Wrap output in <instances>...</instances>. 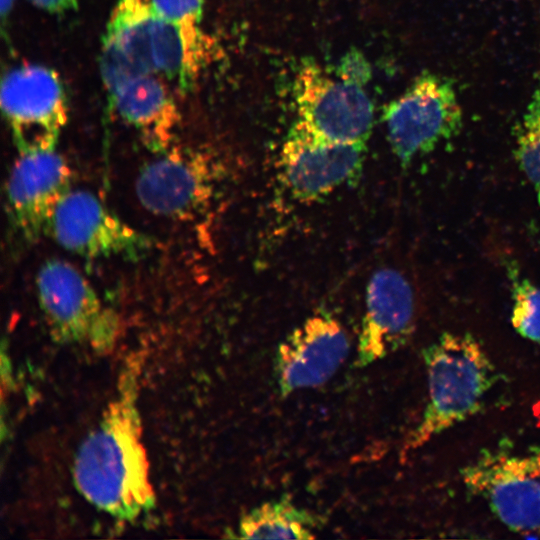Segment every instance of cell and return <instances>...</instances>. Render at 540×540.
<instances>
[{"label":"cell","instance_id":"cell-1","mask_svg":"<svg viewBox=\"0 0 540 540\" xmlns=\"http://www.w3.org/2000/svg\"><path fill=\"white\" fill-rule=\"evenodd\" d=\"M141 366L142 356L127 357L116 393L98 427L81 444L73 469L75 485L86 500L126 521L155 502L137 403Z\"/></svg>","mask_w":540,"mask_h":540},{"label":"cell","instance_id":"cell-2","mask_svg":"<svg viewBox=\"0 0 540 540\" xmlns=\"http://www.w3.org/2000/svg\"><path fill=\"white\" fill-rule=\"evenodd\" d=\"M428 400L402 453L416 450L480 410L494 381V368L469 334L445 333L423 352Z\"/></svg>","mask_w":540,"mask_h":540},{"label":"cell","instance_id":"cell-3","mask_svg":"<svg viewBox=\"0 0 540 540\" xmlns=\"http://www.w3.org/2000/svg\"><path fill=\"white\" fill-rule=\"evenodd\" d=\"M100 63L105 87L139 74L177 80L182 87L181 39L151 0H117L104 35Z\"/></svg>","mask_w":540,"mask_h":540},{"label":"cell","instance_id":"cell-4","mask_svg":"<svg viewBox=\"0 0 540 540\" xmlns=\"http://www.w3.org/2000/svg\"><path fill=\"white\" fill-rule=\"evenodd\" d=\"M390 148L406 166L416 156L454 138L463 126V110L453 81L423 71L382 115Z\"/></svg>","mask_w":540,"mask_h":540},{"label":"cell","instance_id":"cell-5","mask_svg":"<svg viewBox=\"0 0 540 540\" xmlns=\"http://www.w3.org/2000/svg\"><path fill=\"white\" fill-rule=\"evenodd\" d=\"M36 289L56 340L89 344L99 351L112 348L119 331L118 316L75 266L60 259L44 262L36 276Z\"/></svg>","mask_w":540,"mask_h":540},{"label":"cell","instance_id":"cell-6","mask_svg":"<svg viewBox=\"0 0 540 540\" xmlns=\"http://www.w3.org/2000/svg\"><path fill=\"white\" fill-rule=\"evenodd\" d=\"M224 169L210 155L170 147L145 164L136 180V195L151 213L190 220L209 209Z\"/></svg>","mask_w":540,"mask_h":540},{"label":"cell","instance_id":"cell-7","mask_svg":"<svg viewBox=\"0 0 540 540\" xmlns=\"http://www.w3.org/2000/svg\"><path fill=\"white\" fill-rule=\"evenodd\" d=\"M0 102L18 153L56 148L68 120V99L56 71L37 64L9 70Z\"/></svg>","mask_w":540,"mask_h":540},{"label":"cell","instance_id":"cell-8","mask_svg":"<svg viewBox=\"0 0 540 540\" xmlns=\"http://www.w3.org/2000/svg\"><path fill=\"white\" fill-rule=\"evenodd\" d=\"M294 102L300 127L332 142L367 143L374 123V105L363 86L328 76L318 65L304 63L294 81Z\"/></svg>","mask_w":540,"mask_h":540},{"label":"cell","instance_id":"cell-9","mask_svg":"<svg viewBox=\"0 0 540 540\" xmlns=\"http://www.w3.org/2000/svg\"><path fill=\"white\" fill-rule=\"evenodd\" d=\"M463 481L496 517L518 532H540V450H488L463 471Z\"/></svg>","mask_w":540,"mask_h":540},{"label":"cell","instance_id":"cell-10","mask_svg":"<svg viewBox=\"0 0 540 540\" xmlns=\"http://www.w3.org/2000/svg\"><path fill=\"white\" fill-rule=\"evenodd\" d=\"M366 153L367 143L327 141L295 123L279 155L280 181L294 200L312 202L357 180Z\"/></svg>","mask_w":540,"mask_h":540},{"label":"cell","instance_id":"cell-11","mask_svg":"<svg viewBox=\"0 0 540 540\" xmlns=\"http://www.w3.org/2000/svg\"><path fill=\"white\" fill-rule=\"evenodd\" d=\"M50 236L65 250L94 259L135 258L148 251L152 240L112 212L94 194L72 189L59 204Z\"/></svg>","mask_w":540,"mask_h":540},{"label":"cell","instance_id":"cell-12","mask_svg":"<svg viewBox=\"0 0 540 540\" xmlns=\"http://www.w3.org/2000/svg\"><path fill=\"white\" fill-rule=\"evenodd\" d=\"M71 183V169L56 148L19 153L6 190L9 221L22 239L33 243L49 233Z\"/></svg>","mask_w":540,"mask_h":540},{"label":"cell","instance_id":"cell-13","mask_svg":"<svg viewBox=\"0 0 540 540\" xmlns=\"http://www.w3.org/2000/svg\"><path fill=\"white\" fill-rule=\"evenodd\" d=\"M350 342L342 325L329 315H314L281 342L276 356L282 396L326 383L346 360Z\"/></svg>","mask_w":540,"mask_h":540},{"label":"cell","instance_id":"cell-14","mask_svg":"<svg viewBox=\"0 0 540 540\" xmlns=\"http://www.w3.org/2000/svg\"><path fill=\"white\" fill-rule=\"evenodd\" d=\"M415 299L405 276L381 268L371 276L358 337L357 367L367 366L402 345L414 326Z\"/></svg>","mask_w":540,"mask_h":540},{"label":"cell","instance_id":"cell-15","mask_svg":"<svg viewBox=\"0 0 540 540\" xmlns=\"http://www.w3.org/2000/svg\"><path fill=\"white\" fill-rule=\"evenodd\" d=\"M106 89L111 107L136 130L147 148L160 154L172 147L180 114L163 77L134 75Z\"/></svg>","mask_w":540,"mask_h":540},{"label":"cell","instance_id":"cell-16","mask_svg":"<svg viewBox=\"0 0 540 540\" xmlns=\"http://www.w3.org/2000/svg\"><path fill=\"white\" fill-rule=\"evenodd\" d=\"M317 523L309 512L284 497L264 502L243 515L238 533L242 539H313Z\"/></svg>","mask_w":540,"mask_h":540},{"label":"cell","instance_id":"cell-17","mask_svg":"<svg viewBox=\"0 0 540 540\" xmlns=\"http://www.w3.org/2000/svg\"><path fill=\"white\" fill-rule=\"evenodd\" d=\"M156 11L176 29L184 54L183 89L198 76L205 53L202 0H151Z\"/></svg>","mask_w":540,"mask_h":540},{"label":"cell","instance_id":"cell-18","mask_svg":"<svg viewBox=\"0 0 540 540\" xmlns=\"http://www.w3.org/2000/svg\"><path fill=\"white\" fill-rule=\"evenodd\" d=\"M516 130L515 154L521 170L536 185L540 184V72Z\"/></svg>","mask_w":540,"mask_h":540},{"label":"cell","instance_id":"cell-19","mask_svg":"<svg viewBox=\"0 0 540 540\" xmlns=\"http://www.w3.org/2000/svg\"><path fill=\"white\" fill-rule=\"evenodd\" d=\"M511 323L523 338L540 343V287L529 280L514 282Z\"/></svg>","mask_w":540,"mask_h":540},{"label":"cell","instance_id":"cell-20","mask_svg":"<svg viewBox=\"0 0 540 540\" xmlns=\"http://www.w3.org/2000/svg\"><path fill=\"white\" fill-rule=\"evenodd\" d=\"M336 76L346 82L364 86L371 78V67L360 51L352 49L340 59Z\"/></svg>","mask_w":540,"mask_h":540},{"label":"cell","instance_id":"cell-21","mask_svg":"<svg viewBox=\"0 0 540 540\" xmlns=\"http://www.w3.org/2000/svg\"><path fill=\"white\" fill-rule=\"evenodd\" d=\"M34 6L50 12L64 13L76 10L79 5V0H27Z\"/></svg>","mask_w":540,"mask_h":540},{"label":"cell","instance_id":"cell-22","mask_svg":"<svg viewBox=\"0 0 540 540\" xmlns=\"http://www.w3.org/2000/svg\"><path fill=\"white\" fill-rule=\"evenodd\" d=\"M14 0H1L0 6H1V16L2 20L4 21L6 16L10 13L12 6H13Z\"/></svg>","mask_w":540,"mask_h":540},{"label":"cell","instance_id":"cell-23","mask_svg":"<svg viewBox=\"0 0 540 540\" xmlns=\"http://www.w3.org/2000/svg\"><path fill=\"white\" fill-rule=\"evenodd\" d=\"M536 191H537V200L540 207V184L536 185Z\"/></svg>","mask_w":540,"mask_h":540}]
</instances>
